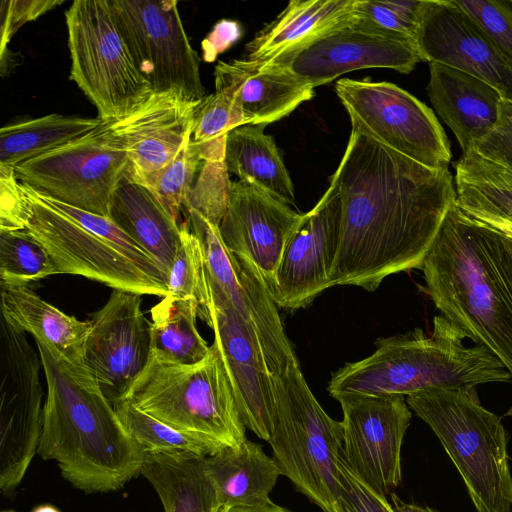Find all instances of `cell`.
Masks as SVG:
<instances>
[{
    "label": "cell",
    "mask_w": 512,
    "mask_h": 512,
    "mask_svg": "<svg viewBox=\"0 0 512 512\" xmlns=\"http://www.w3.org/2000/svg\"><path fill=\"white\" fill-rule=\"evenodd\" d=\"M421 269L442 316L496 356L512 382V240L455 202Z\"/></svg>",
    "instance_id": "3957f363"
},
{
    "label": "cell",
    "mask_w": 512,
    "mask_h": 512,
    "mask_svg": "<svg viewBox=\"0 0 512 512\" xmlns=\"http://www.w3.org/2000/svg\"><path fill=\"white\" fill-rule=\"evenodd\" d=\"M34 340L47 385L37 453L56 461L62 476L84 493L120 490L140 474L144 450L85 363Z\"/></svg>",
    "instance_id": "7a4b0ae2"
},
{
    "label": "cell",
    "mask_w": 512,
    "mask_h": 512,
    "mask_svg": "<svg viewBox=\"0 0 512 512\" xmlns=\"http://www.w3.org/2000/svg\"><path fill=\"white\" fill-rule=\"evenodd\" d=\"M125 400L202 442L212 454L246 440L234 392L216 343L195 364L150 359Z\"/></svg>",
    "instance_id": "8992f818"
},
{
    "label": "cell",
    "mask_w": 512,
    "mask_h": 512,
    "mask_svg": "<svg viewBox=\"0 0 512 512\" xmlns=\"http://www.w3.org/2000/svg\"><path fill=\"white\" fill-rule=\"evenodd\" d=\"M181 243L168 271V296L192 299L200 309L207 298L205 265L199 241L192 233L188 221L181 223ZM199 309V311H200Z\"/></svg>",
    "instance_id": "74e56055"
},
{
    "label": "cell",
    "mask_w": 512,
    "mask_h": 512,
    "mask_svg": "<svg viewBox=\"0 0 512 512\" xmlns=\"http://www.w3.org/2000/svg\"><path fill=\"white\" fill-rule=\"evenodd\" d=\"M224 512H292L286 508H283L271 500L265 504L255 506V507H235V508H225Z\"/></svg>",
    "instance_id": "f6af8a7d"
},
{
    "label": "cell",
    "mask_w": 512,
    "mask_h": 512,
    "mask_svg": "<svg viewBox=\"0 0 512 512\" xmlns=\"http://www.w3.org/2000/svg\"><path fill=\"white\" fill-rule=\"evenodd\" d=\"M187 221L202 249L205 268L222 289L236 311L241 314L243 289L237 258L224 244L218 226L195 209L187 210Z\"/></svg>",
    "instance_id": "d590c367"
},
{
    "label": "cell",
    "mask_w": 512,
    "mask_h": 512,
    "mask_svg": "<svg viewBox=\"0 0 512 512\" xmlns=\"http://www.w3.org/2000/svg\"><path fill=\"white\" fill-rule=\"evenodd\" d=\"M116 413L144 451L183 452L200 457L211 455L202 442L141 411L127 400L114 404Z\"/></svg>",
    "instance_id": "8d00e7d4"
},
{
    "label": "cell",
    "mask_w": 512,
    "mask_h": 512,
    "mask_svg": "<svg viewBox=\"0 0 512 512\" xmlns=\"http://www.w3.org/2000/svg\"><path fill=\"white\" fill-rule=\"evenodd\" d=\"M55 274L47 250L29 232L0 230L1 285H27Z\"/></svg>",
    "instance_id": "e575fe53"
},
{
    "label": "cell",
    "mask_w": 512,
    "mask_h": 512,
    "mask_svg": "<svg viewBox=\"0 0 512 512\" xmlns=\"http://www.w3.org/2000/svg\"><path fill=\"white\" fill-rule=\"evenodd\" d=\"M242 35L240 25L231 20H221L202 41L203 59L212 62Z\"/></svg>",
    "instance_id": "ee69618b"
},
{
    "label": "cell",
    "mask_w": 512,
    "mask_h": 512,
    "mask_svg": "<svg viewBox=\"0 0 512 512\" xmlns=\"http://www.w3.org/2000/svg\"><path fill=\"white\" fill-rule=\"evenodd\" d=\"M0 230L24 229L47 250L57 274L80 275L112 289L165 297L168 272L142 262L107 238L46 204L0 165Z\"/></svg>",
    "instance_id": "5b68a950"
},
{
    "label": "cell",
    "mask_w": 512,
    "mask_h": 512,
    "mask_svg": "<svg viewBox=\"0 0 512 512\" xmlns=\"http://www.w3.org/2000/svg\"><path fill=\"white\" fill-rule=\"evenodd\" d=\"M129 166L110 122L14 167L20 183L41 196L108 217L112 195Z\"/></svg>",
    "instance_id": "30bf717a"
},
{
    "label": "cell",
    "mask_w": 512,
    "mask_h": 512,
    "mask_svg": "<svg viewBox=\"0 0 512 512\" xmlns=\"http://www.w3.org/2000/svg\"><path fill=\"white\" fill-rule=\"evenodd\" d=\"M429 69V99L465 154L492 130L503 98L488 83L460 70L438 63H429Z\"/></svg>",
    "instance_id": "7402d4cb"
},
{
    "label": "cell",
    "mask_w": 512,
    "mask_h": 512,
    "mask_svg": "<svg viewBox=\"0 0 512 512\" xmlns=\"http://www.w3.org/2000/svg\"><path fill=\"white\" fill-rule=\"evenodd\" d=\"M221 507H255L270 501L281 471L263 447L246 439L204 458Z\"/></svg>",
    "instance_id": "d4e9b609"
},
{
    "label": "cell",
    "mask_w": 512,
    "mask_h": 512,
    "mask_svg": "<svg viewBox=\"0 0 512 512\" xmlns=\"http://www.w3.org/2000/svg\"><path fill=\"white\" fill-rule=\"evenodd\" d=\"M70 79L113 122L142 106L154 93L136 68L113 17L110 0H75L65 12Z\"/></svg>",
    "instance_id": "9c48e42d"
},
{
    "label": "cell",
    "mask_w": 512,
    "mask_h": 512,
    "mask_svg": "<svg viewBox=\"0 0 512 512\" xmlns=\"http://www.w3.org/2000/svg\"><path fill=\"white\" fill-rule=\"evenodd\" d=\"M415 41L422 61L472 75L512 101V68L454 0H424Z\"/></svg>",
    "instance_id": "ac0fdd59"
},
{
    "label": "cell",
    "mask_w": 512,
    "mask_h": 512,
    "mask_svg": "<svg viewBox=\"0 0 512 512\" xmlns=\"http://www.w3.org/2000/svg\"><path fill=\"white\" fill-rule=\"evenodd\" d=\"M331 182L342 221L329 287L373 292L387 276L421 268L456 202L448 169L424 166L354 130Z\"/></svg>",
    "instance_id": "6da1fadb"
},
{
    "label": "cell",
    "mask_w": 512,
    "mask_h": 512,
    "mask_svg": "<svg viewBox=\"0 0 512 512\" xmlns=\"http://www.w3.org/2000/svg\"><path fill=\"white\" fill-rule=\"evenodd\" d=\"M422 61L413 38L387 33L354 16L306 45L267 62L291 71L313 88L364 68L408 74Z\"/></svg>",
    "instance_id": "5bb4252c"
},
{
    "label": "cell",
    "mask_w": 512,
    "mask_h": 512,
    "mask_svg": "<svg viewBox=\"0 0 512 512\" xmlns=\"http://www.w3.org/2000/svg\"><path fill=\"white\" fill-rule=\"evenodd\" d=\"M219 512H224V509H223V508H221V509L219 510Z\"/></svg>",
    "instance_id": "681fc988"
},
{
    "label": "cell",
    "mask_w": 512,
    "mask_h": 512,
    "mask_svg": "<svg viewBox=\"0 0 512 512\" xmlns=\"http://www.w3.org/2000/svg\"><path fill=\"white\" fill-rule=\"evenodd\" d=\"M202 163L201 148L193 141L191 131L167 166L138 181L147 186L169 215L181 224V210L193 189L195 176Z\"/></svg>",
    "instance_id": "836d02e7"
},
{
    "label": "cell",
    "mask_w": 512,
    "mask_h": 512,
    "mask_svg": "<svg viewBox=\"0 0 512 512\" xmlns=\"http://www.w3.org/2000/svg\"><path fill=\"white\" fill-rule=\"evenodd\" d=\"M390 497L395 512H438L437 510L428 506L406 503L398 498L395 493H392Z\"/></svg>",
    "instance_id": "bcb514c9"
},
{
    "label": "cell",
    "mask_w": 512,
    "mask_h": 512,
    "mask_svg": "<svg viewBox=\"0 0 512 512\" xmlns=\"http://www.w3.org/2000/svg\"><path fill=\"white\" fill-rule=\"evenodd\" d=\"M301 217L288 204L239 180L232 183L218 228L228 250L250 263L268 288Z\"/></svg>",
    "instance_id": "d6986e66"
},
{
    "label": "cell",
    "mask_w": 512,
    "mask_h": 512,
    "mask_svg": "<svg viewBox=\"0 0 512 512\" xmlns=\"http://www.w3.org/2000/svg\"><path fill=\"white\" fill-rule=\"evenodd\" d=\"M456 204L512 221V170L474 150L455 165Z\"/></svg>",
    "instance_id": "1f68e13d"
},
{
    "label": "cell",
    "mask_w": 512,
    "mask_h": 512,
    "mask_svg": "<svg viewBox=\"0 0 512 512\" xmlns=\"http://www.w3.org/2000/svg\"><path fill=\"white\" fill-rule=\"evenodd\" d=\"M2 512H17V511H15L13 509H8V510H3Z\"/></svg>",
    "instance_id": "c3c4849f"
},
{
    "label": "cell",
    "mask_w": 512,
    "mask_h": 512,
    "mask_svg": "<svg viewBox=\"0 0 512 512\" xmlns=\"http://www.w3.org/2000/svg\"><path fill=\"white\" fill-rule=\"evenodd\" d=\"M236 258L243 289L240 315L256 334L271 375L278 374L298 359L262 277L250 263Z\"/></svg>",
    "instance_id": "f546056e"
},
{
    "label": "cell",
    "mask_w": 512,
    "mask_h": 512,
    "mask_svg": "<svg viewBox=\"0 0 512 512\" xmlns=\"http://www.w3.org/2000/svg\"><path fill=\"white\" fill-rule=\"evenodd\" d=\"M356 0H293L247 44V60L267 63L347 23Z\"/></svg>",
    "instance_id": "cb8c5ba5"
},
{
    "label": "cell",
    "mask_w": 512,
    "mask_h": 512,
    "mask_svg": "<svg viewBox=\"0 0 512 512\" xmlns=\"http://www.w3.org/2000/svg\"><path fill=\"white\" fill-rule=\"evenodd\" d=\"M266 125L244 124L226 137L224 162L228 172L282 202L294 203V188L282 155Z\"/></svg>",
    "instance_id": "83f0119b"
},
{
    "label": "cell",
    "mask_w": 512,
    "mask_h": 512,
    "mask_svg": "<svg viewBox=\"0 0 512 512\" xmlns=\"http://www.w3.org/2000/svg\"><path fill=\"white\" fill-rule=\"evenodd\" d=\"M200 305L192 299L166 295L150 311L152 350L158 358L180 364H195L203 360L210 346L197 329Z\"/></svg>",
    "instance_id": "4dcf8cb0"
},
{
    "label": "cell",
    "mask_w": 512,
    "mask_h": 512,
    "mask_svg": "<svg viewBox=\"0 0 512 512\" xmlns=\"http://www.w3.org/2000/svg\"><path fill=\"white\" fill-rule=\"evenodd\" d=\"M204 458L183 452L144 451L140 474L153 486L164 512H219L222 508Z\"/></svg>",
    "instance_id": "4316f807"
},
{
    "label": "cell",
    "mask_w": 512,
    "mask_h": 512,
    "mask_svg": "<svg viewBox=\"0 0 512 512\" xmlns=\"http://www.w3.org/2000/svg\"><path fill=\"white\" fill-rule=\"evenodd\" d=\"M199 101H189L175 92L153 93L135 112L110 122L126 151L127 171L135 179L141 180L173 160L192 131Z\"/></svg>",
    "instance_id": "ffe728a7"
},
{
    "label": "cell",
    "mask_w": 512,
    "mask_h": 512,
    "mask_svg": "<svg viewBox=\"0 0 512 512\" xmlns=\"http://www.w3.org/2000/svg\"><path fill=\"white\" fill-rule=\"evenodd\" d=\"M1 311L15 329L43 339L72 362L84 363L89 320L65 314L27 285H1Z\"/></svg>",
    "instance_id": "484cf974"
},
{
    "label": "cell",
    "mask_w": 512,
    "mask_h": 512,
    "mask_svg": "<svg viewBox=\"0 0 512 512\" xmlns=\"http://www.w3.org/2000/svg\"><path fill=\"white\" fill-rule=\"evenodd\" d=\"M336 93L352 130L430 168L448 169L451 151L432 110L389 82L341 79Z\"/></svg>",
    "instance_id": "8fae6325"
},
{
    "label": "cell",
    "mask_w": 512,
    "mask_h": 512,
    "mask_svg": "<svg viewBox=\"0 0 512 512\" xmlns=\"http://www.w3.org/2000/svg\"><path fill=\"white\" fill-rule=\"evenodd\" d=\"M32 512H60V510L52 505L44 504V505H39V506L35 507L32 510Z\"/></svg>",
    "instance_id": "7dc6e473"
},
{
    "label": "cell",
    "mask_w": 512,
    "mask_h": 512,
    "mask_svg": "<svg viewBox=\"0 0 512 512\" xmlns=\"http://www.w3.org/2000/svg\"><path fill=\"white\" fill-rule=\"evenodd\" d=\"M113 17L136 68L154 93L205 97L200 57L184 29L175 0H110Z\"/></svg>",
    "instance_id": "7c38bea8"
},
{
    "label": "cell",
    "mask_w": 512,
    "mask_h": 512,
    "mask_svg": "<svg viewBox=\"0 0 512 512\" xmlns=\"http://www.w3.org/2000/svg\"><path fill=\"white\" fill-rule=\"evenodd\" d=\"M472 150L512 170V101L501 100L496 124Z\"/></svg>",
    "instance_id": "b9f144b4"
},
{
    "label": "cell",
    "mask_w": 512,
    "mask_h": 512,
    "mask_svg": "<svg viewBox=\"0 0 512 512\" xmlns=\"http://www.w3.org/2000/svg\"><path fill=\"white\" fill-rule=\"evenodd\" d=\"M343 458L349 469L388 500L402 480L401 448L412 417L404 396L344 393Z\"/></svg>",
    "instance_id": "4fadbf2b"
},
{
    "label": "cell",
    "mask_w": 512,
    "mask_h": 512,
    "mask_svg": "<svg viewBox=\"0 0 512 512\" xmlns=\"http://www.w3.org/2000/svg\"><path fill=\"white\" fill-rule=\"evenodd\" d=\"M340 489L334 512H395L388 500L361 481L347 466L342 456L338 461Z\"/></svg>",
    "instance_id": "60d3db41"
},
{
    "label": "cell",
    "mask_w": 512,
    "mask_h": 512,
    "mask_svg": "<svg viewBox=\"0 0 512 512\" xmlns=\"http://www.w3.org/2000/svg\"><path fill=\"white\" fill-rule=\"evenodd\" d=\"M341 221L339 192L330 182L318 203L302 214L268 287L278 307L304 308L329 288L340 244Z\"/></svg>",
    "instance_id": "e0dca14e"
},
{
    "label": "cell",
    "mask_w": 512,
    "mask_h": 512,
    "mask_svg": "<svg viewBox=\"0 0 512 512\" xmlns=\"http://www.w3.org/2000/svg\"><path fill=\"white\" fill-rule=\"evenodd\" d=\"M424 0H356L354 16L387 33L413 38Z\"/></svg>",
    "instance_id": "ab89813d"
},
{
    "label": "cell",
    "mask_w": 512,
    "mask_h": 512,
    "mask_svg": "<svg viewBox=\"0 0 512 512\" xmlns=\"http://www.w3.org/2000/svg\"><path fill=\"white\" fill-rule=\"evenodd\" d=\"M108 218L168 272L181 243V224L128 171L109 204Z\"/></svg>",
    "instance_id": "603a6c76"
},
{
    "label": "cell",
    "mask_w": 512,
    "mask_h": 512,
    "mask_svg": "<svg viewBox=\"0 0 512 512\" xmlns=\"http://www.w3.org/2000/svg\"><path fill=\"white\" fill-rule=\"evenodd\" d=\"M433 332L422 329L380 338L372 355L347 363L331 377L328 391L378 396H409L432 389L473 388L511 381L502 362L485 347L466 346L464 332L443 316Z\"/></svg>",
    "instance_id": "277c9868"
},
{
    "label": "cell",
    "mask_w": 512,
    "mask_h": 512,
    "mask_svg": "<svg viewBox=\"0 0 512 512\" xmlns=\"http://www.w3.org/2000/svg\"><path fill=\"white\" fill-rule=\"evenodd\" d=\"M141 304V295L113 289L89 320L84 363L113 405L125 400L150 359L152 328Z\"/></svg>",
    "instance_id": "2e32d148"
},
{
    "label": "cell",
    "mask_w": 512,
    "mask_h": 512,
    "mask_svg": "<svg viewBox=\"0 0 512 512\" xmlns=\"http://www.w3.org/2000/svg\"><path fill=\"white\" fill-rule=\"evenodd\" d=\"M274 427L268 441L281 474L324 512H334L340 489L342 425L311 392L299 361L271 375Z\"/></svg>",
    "instance_id": "ba28073f"
},
{
    "label": "cell",
    "mask_w": 512,
    "mask_h": 512,
    "mask_svg": "<svg viewBox=\"0 0 512 512\" xmlns=\"http://www.w3.org/2000/svg\"><path fill=\"white\" fill-rule=\"evenodd\" d=\"M207 298L198 315L213 329L237 407L246 429L269 441L274 398L266 359L256 334L205 268Z\"/></svg>",
    "instance_id": "9a60e30c"
},
{
    "label": "cell",
    "mask_w": 512,
    "mask_h": 512,
    "mask_svg": "<svg viewBox=\"0 0 512 512\" xmlns=\"http://www.w3.org/2000/svg\"><path fill=\"white\" fill-rule=\"evenodd\" d=\"M102 122L98 117L52 113L7 124L0 130V164L15 167L86 135Z\"/></svg>",
    "instance_id": "f1b7e54d"
},
{
    "label": "cell",
    "mask_w": 512,
    "mask_h": 512,
    "mask_svg": "<svg viewBox=\"0 0 512 512\" xmlns=\"http://www.w3.org/2000/svg\"><path fill=\"white\" fill-rule=\"evenodd\" d=\"M461 475L477 512H510L512 475L506 430L473 388L432 389L406 397Z\"/></svg>",
    "instance_id": "52a82bcc"
},
{
    "label": "cell",
    "mask_w": 512,
    "mask_h": 512,
    "mask_svg": "<svg viewBox=\"0 0 512 512\" xmlns=\"http://www.w3.org/2000/svg\"><path fill=\"white\" fill-rule=\"evenodd\" d=\"M242 112L227 92L215 90L197 104L192 123V139L199 144L204 162H222L230 130L244 125Z\"/></svg>",
    "instance_id": "d6a6232c"
},
{
    "label": "cell",
    "mask_w": 512,
    "mask_h": 512,
    "mask_svg": "<svg viewBox=\"0 0 512 512\" xmlns=\"http://www.w3.org/2000/svg\"><path fill=\"white\" fill-rule=\"evenodd\" d=\"M61 0H2L1 1V59L15 33L27 22L33 21L54 7Z\"/></svg>",
    "instance_id": "7bdbcfd3"
},
{
    "label": "cell",
    "mask_w": 512,
    "mask_h": 512,
    "mask_svg": "<svg viewBox=\"0 0 512 512\" xmlns=\"http://www.w3.org/2000/svg\"><path fill=\"white\" fill-rule=\"evenodd\" d=\"M512 68V0H454Z\"/></svg>",
    "instance_id": "f35d334b"
},
{
    "label": "cell",
    "mask_w": 512,
    "mask_h": 512,
    "mask_svg": "<svg viewBox=\"0 0 512 512\" xmlns=\"http://www.w3.org/2000/svg\"><path fill=\"white\" fill-rule=\"evenodd\" d=\"M215 90L227 92L238 104L245 124L267 125L310 100L314 88L288 69L272 63L219 61Z\"/></svg>",
    "instance_id": "44dd1931"
}]
</instances>
